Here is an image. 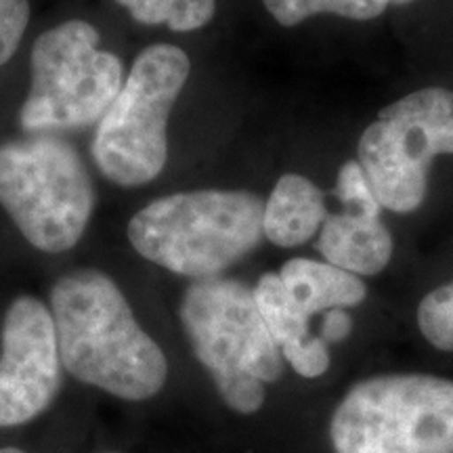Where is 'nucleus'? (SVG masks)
Here are the masks:
<instances>
[{
  "label": "nucleus",
  "instance_id": "nucleus-1",
  "mask_svg": "<svg viewBox=\"0 0 453 453\" xmlns=\"http://www.w3.org/2000/svg\"><path fill=\"white\" fill-rule=\"evenodd\" d=\"M50 315L61 365L76 380L124 401L151 399L164 388L166 355L104 271L76 269L59 277L50 290Z\"/></svg>",
  "mask_w": 453,
  "mask_h": 453
},
{
  "label": "nucleus",
  "instance_id": "nucleus-2",
  "mask_svg": "<svg viewBox=\"0 0 453 453\" xmlns=\"http://www.w3.org/2000/svg\"><path fill=\"white\" fill-rule=\"evenodd\" d=\"M265 200L243 189H197L150 202L128 220L130 246L191 280H212L257 250Z\"/></svg>",
  "mask_w": 453,
  "mask_h": 453
},
{
  "label": "nucleus",
  "instance_id": "nucleus-3",
  "mask_svg": "<svg viewBox=\"0 0 453 453\" xmlns=\"http://www.w3.org/2000/svg\"><path fill=\"white\" fill-rule=\"evenodd\" d=\"M180 324L197 361L229 410L243 416L265 405L283 355L260 315L254 290L226 277L196 280L180 298Z\"/></svg>",
  "mask_w": 453,
  "mask_h": 453
},
{
  "label": "nucleus",
  "instance_id": "nucleus-4",
  "mask_svg": "<svg viewBox=\"0 0 453 453\" xmlns=\"http://www.w3.org/2000/svg\"><path fill=\"white\" fill-rule=\"evenodd\" d=\"M0 206L36 250L61 254L82 240L95 185L72 143L36 133L0 143Z\"/></svg>",
  "mask_w": 453,
  "mask_h": 453
},
{
  "label": "nucleus",
  "instance_id": "nucleus-5",
  "mask_svg": "<svg viewBox=\"0 0 453 453\" xmlns=\"http://www.w3.org/2000/svg\"><path fill=\"white\" fill-rule=\"evenodd\" d=\"M189 72V57L174 44L141 50L90 145L93 162L110 183L141 187L162 173L168 162L170 111Z\"/></svg>",
  "mask_w": 453,
  "mask_h": 453
},
{
  "label": "nucleus",
  "instance_id": "nucleus-6",
  "mask_svg": "<svg viewBox=\"0 0 453 453\" xmlns=\"http://www.w3.org/2000/svg\"><path fill=\"white\" fill-rule=\"evenodd\" d=\"M334 453H453V380L388 373L357 382L330 422Z\"/></svg>",
  "mask_w": 453,
  "mask_h": 453
},
{
  "label": "nucleus",
  "instance_id": "nucleus-7",
  "mask_svg": "<svg viewBox=\"0 0 453 453\" xmlns=\"http://www.w3.org/2000/svg\"><path fill=\"white\" fill-rule=\"evenodd\" d=\"M88 21L70 19L36 38L30 57V90L19 124L27 134L78 130L97 124L124 84L118 55L101 49Z\"/></svg>",
  "mask_w": 453,
  "mask_h": 453
},
{
  "label": "nucleus",
  "instance_id": "nucleus-8",
  "mask_svg": "<svg viewBox=\"0 0 453 453\" xmlns=\"http://www.w3.org/2000/svg\"><path fill=\"white\" fill-rule=\"evenodd\" d=\"M441 154H453V93L433 87L384 107L361 134L357 162L380 206L405 214L422 206Z\"/></svg>",
  "mask_w": 453,
  "mask_h": 453
},
{
  "label": "nucleus",
  "instance_id": "nucleus-9",
  "mask_svg": "<svg viewBox=\"0 0 453 453\" xmlns=\"http://www.w3.org/2000/svg\"><path fill=\"white\" fill-rule=\"evenodd\" d=\"M367 288L361 277L311 258L288 260L277 273L254 286L258 311L283 359L298 376L319 378L330 367L324 338L311 332V317L361 304Z\"/></svg>",
  "mask_w": 453,
  "mask_h": 453
},
{
  "label": "nucleus",
  "instance_id": "nucleus-10",
  "mask_svg": "<svg viewBox=\"0 0 453 453\" xmlns=\"http://www.w3.org/2000/svg\"><path fill=\"white\" fill-rule=\"evenodd\" d=\"M61 373L49 307L34 296L15 298L0 332V428L21 426L47 411L61 388Z\"/></svg>",
  "mask_w": 453,
  "mask_h": 453
},
{
  "label": "nucleus",
  "instance_id": "nucleus-11",
  "mask_svg": "<svg viewBox=\"0 0 453 453\" xmlns=\"http://www.w3.org/2000/svg\"><path fill=\"white\" fill-rule=\"evenodd\" d=\"M336 196L342 208L326 217L317 250L326 263L357 277L378 275L393 257V235L382 223L380 202L372 194L357 160L340 168Z\"/></svg>",
  "mask_w": 453,
  "mask_h": 453
},
{
  "label": "nucleus",
  "instance_id": "nucleus-12",
  "mask_svg": "<svg viewBox=\"0 0 453 453\" xmlns=\"http://www.w3.org/2000/svg\"><path fill=\"white\" fill-rule=\"evenodd\" d=\"M327 217L326 196L303 174H283L265 202L263 231L280 248H296L321 229Z\"/></svg>",
  "mask_w": 453,
  "mask_h": 453
},
{
  "label": "nucleus",
  "instance_id": "nucleus-13",
  "mask_svg": "<svg viewBox=\"0 0 453 453\" xmlns=\"http://www.w3.org/2000/svg\"><path fill=\"white\" fill-rule=\"evenodd\" d=\"M134 21L166 26L173 32H194L211 24L217 0H116Z\"/></svg>",
  "mask_w": 453,
  "mask_h": 453
},
{
  "label": "nucleus",
  "instance_id": "nucleus-14",
  "mask_svg": "<svg viewBox=\"0 0 453 453\" xmlns=\"http://www.w3.org/2000/svg\"><path fill=\"white\" fill-rule=\"evenodd\" d=\"M263 4L277 24L294 27L324 13L344 19L370 21L387 11L390 0H263Z\"/></svg>",
  "mask_w": 453,
  "mask_h": 453
},
{
  "label": "nucleus",
  "instance_id": "nucleus-15",
  "mask_svg": "<svg viewBox=\"0 0 453 453\" xmlns=\"http://www.w3.org/2000/svg\"><path fill=\"white\" fill-rule=\"evenodd\" d=\"M418 327L439 350H453V281L424 296L418 307Z\"/></svg>",
  "mask_w": 453,
  "mask_h": 453
},
{
  "label": "nucleus",
  "instance_id": "nucleus-16",
  "mask_svg": "<svg viewBox=\"0 0 453 453\" xmlns=\"http://www.w3.org/2000/svg\"><path fill=\"white\" fill-rule=\"evenodd\" d=\"M30 24V0H0V67L15 50Z\"/></svg>",
  "mask_w": 453,
  "mask_h": 453
},
{
  "label": "nucleus",
  "instance_id": "nucleus-17",
  "mask_svg": "<svg viewBox=\"0 0 453 453\" xmlns=\"http://www.w3.org/2000/svg\"><path fill=\"white\" fill-rule=\"evenodd\" d=\"M350 327V317L344 313L342 309L340 311H330L326 317V324H324V342H336V340H342L344 336H349Z\"/></svg>",
  "mask_w": 453,
  "mask_h": 453
},
{
  "label": "nucleus",
  "instance_id": "nucleus-18",
  "mask_svg": "<svg viewBox=\"0 0 453 453\" xmlns=\"http://www.w3.org/2000/svg\"><path fill=\"white\" fill-rule=\"evenodd\" d=\"M0 453H26V451L17 449V447H0Z\"/></svg>",
  "mask_w": 453,
  "mask_h": 453
},
{
  "label": "nucleus",
  "instance_id": "nucleus-19",
  "mask_svg": "<svg viewBox=\"0 0 453 453\" xmlns=\"http://www.w3.org/2000/svg\"><path fill=\"white\" fill-rule=\"evenodd\" d=\"M390 3H395V4H410V3H413V0H390Z\"/></svg>",
  "mask_w": 453,
  "mask_h": 453
},
{
  "label": "nucleus",
  "instance_id": "nucleus-20",
  "mask_svg": "<svg viewBox=\"0 0 453 453\" xmlns=\"http://www.w3.org/2000/svg\"><path fill=\"white\" fill-rule=\"evenodd\" d=\"M107 453H118V451H107Z\"/></svg>",
  "mask_w": 453,
  "mask_h": 453
}]
</instances>
